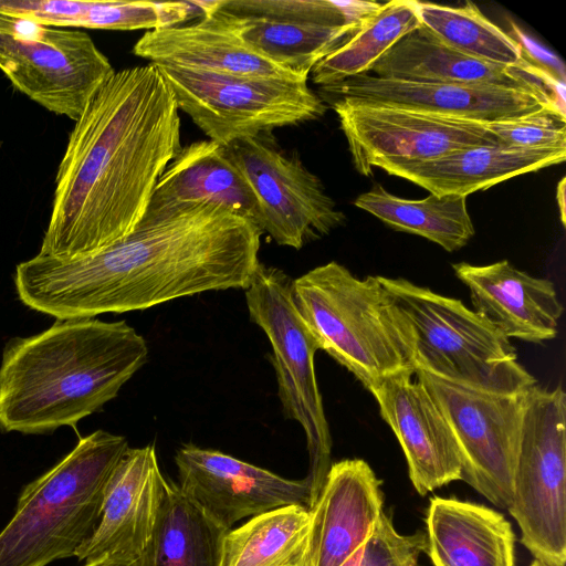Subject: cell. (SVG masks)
<instances>
[{
    "label": "cell",
    "instance_id": "cell-18",
    "mask_svg": "<svg viewBox=\"0 0 566 566\" xmlns=\"http://www.w3.org/2000/svg\"><path fill=\"white\" fill-rule=\"evenodd\" d=\"M370 72L382 78L488 85L530 92L565 113L564 84L523 62L502 65L463 54L422 24L389 49Z\"/></svg>",
    "mask_w": 566,
    "mask_h": 566
},
{
    "label": "cell",
    "instance_id": "cell-13",
    "mask_svg": "<svg viewBox=\"0 0 566 566\" xmlns=\"http://www.w3.org/2000/svg\"><path fill=\"white\" fill-rule=\"evenodd\" d=\"M333 108L356 170L424 161L455 150L501 144L484 123L408 108L335 99Z\"/></svg>",
    "mask_w": 566,
    "mask_h": 566
},
{
    "label": "cell",
    "instance_id": "cell-14",
    "mask_svg": "<svg viewBox=\"0 0 566 566\" xmlns=\"http://www.w3.org/2000/svg\"><path fill=\"white\" fill-rule=\"evenodd\" d=\"M182 494L227 531L247 517L287 505L310 509L305 479L290 480L217 450L184 444L175 454Z\"/></svg>",
    "mask_w": 566,
    "mask_h": 566
},
{
    "label": "cell",
    "instance_id": "cell-19",
    "mask_svg": "<svg viewBox=\"0 0 566 566\" xmlns=\"http://www.w3.org/2000/svg\"><path fill=\"white\" fill-rule=\"evenodd\" d=\"M216 1H197L200 19L146 31L133 53L156 65L253 77H301L250 48L214 10Z\"/></svg>",
    "mask_w": 566,
    "mask_h": 566
},
{
    "label": "cell",
    "instance_id": "cell-30",
    "mask_svg": "<svg viewBox=\"0 0 566 566\" xmlns=\"http://www.w3.org/2000/svg\"><path fill=\"white\" fill-rule=\"evenodd\" d=\"M420 22L452 49L482 61L521 64L516 42L472 2L461 7L415 1Z\"/></svg>",
    "mask_w": 566,
    "mask_h": 566
},
{
    "label": "cell",
    "instance_id": "cell-4",
    "mask_svg": "<svg viewBox=\"0 0 566 566\" xmlns=\"http://www.w3.org/2000/svg\"><path fill=\"white\" fill-rule=\"evenodd\" d=\"M295 305L319 349L368 390L415 374L409 326L379 276L358 279L332 261L292 281Z\"/></svg>",
    "mask_w": 566,
    "mask_h": 566
},
{
    "label": "cell",
    "instance_id": "cell-20",
    "mask_svg": "<svg viewBox=\"0 0 566 566\" xmlns=\"http://www.w3.org/2000/svg\"><path fill=\"white\" fill-rule=\"evenodd\" d=\"M382 511L380 481L366 461L332 463L310 509V565L343 566L365 544Z\"/></svg>",
    "mask_w": 566,
    "mask_h": 566
},
{
    "label": "cell",
    "instance_id": "cell-3",
    "mask_svg": "<svg viewBox=\"0 0 566 566\" xmlns=\"http://www.w3.org/2000/svg\"><path fill=\"white\" fill-rule=\"evenodd\" d=\"M147 343L124 321L57 319L7 343L0 365V429L44 433L115 398L146 363Z\"/></svg>",
    "mask_w": 566,
    "mask_h": 566
},
{
    "label": "cell",
    "instance_id": "cell-11",
    "mask_svg": "<svg viewBox=\"0 0 566 566\" xmlns=\"http://www.w3.org/2000/svg\"><path fill=\"white\" fill-rule=\"evenodd\" d=\"M446 418L462 461V480L499 509L510 506L528 390L500 394L416 369Z\"/></svg>",
    "mask_w": 566,
    "mask_h": 566
},
{
    "label": "cell",
    "instance_id": "cell-2",
    "mask_svg": "<svg viewBox=\"0 0 566 566\" xmlns=\"http://www.w3.org/2000/svg\"><path fill=\"white\" fill-rule=\"evenodd\" d=\"M180 149L179 109L158 67L115 71L69 135L39 254L74 259L128 235Z\"/></svg>",
    "mask_w": 566,
    "mask_h": 566
},
{
    "label": "cell",
    "instance_id": "cell-17",
    "mask_svg": "<svg viewBox=\"0 0 566 566\" xmlns=\"http://www.w3.org/2000/svg\"><path fill=\"white\" fill-rule=\"evenodd\" d=\"M166 484L154 444L129 448L109 479L97 526L75 557L136 563L151 537Z\"/></svg>",
    "mask_w": 566,
    "mask_h": 566
},
{
    "label": "cell",
    "instance_id": "cell-34",
    "mask_svg": "<svg viewBox=\"0 0 566 566\" xmlns=\"http://www.w3.org/2000/svg\"><path fill=\"white\" fill-rule=\"evenodd\" d=\"M426 549L424 533L399 534L391 518L382 511L360 548L357 566H417L419 556Z\"/></svg>",
    "mask_w": 566,
    "mask_h": 566
},
{
    "label": "cell",
    "instance_id": "cell-1",
    "mask_svg": "<svg viewBox=\"0 0 566 566\" xmlns=\"http://www.w3.org/2000/svg\"><path fill=\"white\" fill-rule=\"evenodd\" d=\"M261 229L213 202L145 214L125 238L94 253L36 254L17 265L28 307L57 319L149 308L207 291L245 290L260 263Z\"/></svg>",
    "mask_w": 566,
    "mask_h": 566
},
{
    "label": "cell",
    "instance_id": "cell-36",
    "mask_svg": "<svg viewBox=\"0 0 566 566\" xmlns=\"http://www.w3.org/2000/svg\"><path fill=\"white\" fill-rule=\"evenodd\" d=\"M83 566H136V563H128L107 556H101L85 562Z\"/></svg>",
    "mask_w": 566,
    "mask_h": 566
},
{
    "label": "cell",
    "instance_id": "cell-25",
    "mask_svg": "<svg viewBox=\"0 0 566 566\" xmlns=\"http://www.w3.org/2000/svg\"><path fill=\"white\" fill-rule=\"evenodd\" d=\"M227 532L167 481L156 525L136 566H220Z\"/></svg>",
    "mask_w": 566,
    "mask_h": 566
},
{
    "label": "cell",
    "instance_id": "cell-32",
    "mask_svg": "<svg viewBox=\"0 0 566 566\" xmlns=\"http://www.w3.org/2000/svg\"><path fill=\"white\" fill-rule=\"evenodd\" d=\"M195 14L202 15L195 1H84L78 28L151 31L184 24Z\"/></svg>",
    "mask_w": 566,
    "mask_h": 566
},
{
    "label": "cell",
    "instance_id": "cell-15",
    "mask_svg": "<svg viewBox=\"0 0 566 566\" xmlns=\"http://www.w3.org/2000/svg\"><path fill=\"white\" fill-rule=\"evenodd\" d=\"M413 375L388 377L369 391L401 446L412 485L424 496L462 480V461L446 418Z\"/></svg>",
    "mask_w": 566,
    "mask_h": 566
},
{
    "label": "cell",
    "instance_id": "cell-37",
    "mask_svg": "<svg viewBox=\"0 0 566 566\" xmlns=\"http://www.w3.org/2000/svg\"><path fill=\"white\" fill-rule=\"evenodd\" d=\"M566 178L563 177L558 185H557V189H556V200H557V203H558V209H559V213H560V220H562V223L563 226H565V221H566V218H565V188H566Z\"/></svg>",
    "mask_w": 566,
    "mask_h": 566
},
{
    "label": "cell",
    "instance_id": "cell-6",
    "mask_svg": "<svg viewBox=\"0 0 566 566\" xmlns=\"http://www.w3.org/2000/svg\"><path fill=\"white\" fill-rule=\"evenodd\" d=\"M379 280L409 326L415 370L500 394L536 385L510 339L460 300L401 277Z\"/></svg>",
    "mask_w": 566,
    "mask_h": 566
},
{
    "label": "cell",
    "instance_id": "cell-29",
    "mask_svg": "<svg viewBox=\"0 0 566 566\" xmlns=\"http://www.w3.org/2000/svg\"><path fill=\"white\" fill-rule=\"evenodd\" d=\"M421 25L415 0H391L342 46L321 60L311 71L322 87L368 74L375 63L400 39Z\"/></svg>",
    "mask_w": 566,
    "mask_h": 566
},
{
    "label": "cell",
    "instance_id": "cell-22",
    "mask_svg": "<svg viewBox=\"0 0 566 566\" xmlns=\"http://www.w3.org/2000/svg\"><path fill=\"white\" fill-rule=\"evenodd\" d=\"M565 158L563 148L496 144L471 146L424 161L385 165L380 169L431 195L468 197L510 178L560 164Z\"/></svg>",
    "mask_w": 566,
    "mask_h": 566
},
{
    "label": "cell",
    "instance_id": "cell-35",
    "mask_svg": "<svg viewBox=\"0 0 566 566\" xmlns=\"http://www.w3.org/2000/svg\"><path fill=\"white\" fill-rule=\"evenodd\" d=\"M509 22L507 34L516 42L521 61L553 81L565 85L566 70L560 57L533 40L514 21L510 20Z\"/></svg>",
    "mask_w": 566,
    "mask_h": 566
},
{
    "label": "cell",
    "instance_id": "cell-9",
    "mask_svg": "<svg viewBox=\"0 0 566 566\" xmlns=\"http://www.w3.org/2000/svg\"><path fill=\"white\" fill-rule=\"evenodd\" d=\"M156 65V64H155ZM179 111L221 146L323 116L306 80L232 76L156 65Z\"/></svg>",
    "mask_w": 566,
    "mask_h": 566
},
{
    "label": "cell",
    "instance_id": "cell-28",
    "mask_svg": "<svg viewBox=\"0 0 566 566\" xmlns=\"http://www.w3.org/2000/svg\"><path fill=\"white\" fill-rule=\"evenodd\" d=\"M354 205L390 228L426 238L448 252L463 248L475 232L467 197L430 193L424 199L411 200L375 185L359 195Z\"/></svg>",
    "mask_w": 566,
    "mask_h": 566
},
{
    "label": "cell",
    "instance_id": "cell-5",
    "mask_svg": "<svg viewBox=\"0 0 566 566\" xmlns=\"http://www.w3.org/2000/svg\"><path fill=\"white\" fill-rule=\"evenodd\" d=\"M128 449L125 437L94 431L25 485L0 531V566H48L75 557L97 526L109 479Z\"/></svg>",
    "mask_w": 566,
    "mask_h": 566
},
{
    "label": "cell",
    "instance_id": "cell-27",
    "mask_svg": "<svg viewBox=\"0 0 566 566\" xmlns=\"http://www.w3.org/2000/svg\"><path fill=\"white\" fill-rule=\"evenodd\" d=\"M214 10L253 50L289 70L308 78L313 67L347 42L359 29H332L255 15Z\"/></svg>",
    "mask_w": 566,
    "mask_h": 566
},
{
    "label": "cell",
    "instance_id": "cell-21",
    "mask_svg": "<svg viewBox=\"0 0 566 566\" xmlns=\"http://www.w3.org/2000/svg\"><path fill=\"white\" fill-rule=\"evenodd\" d=\"M452 268L470 291L473 311L509 339L542 343L556 336L563 306L552 281L532 276L507 260Z\"/></svg>",
    "mask_w": 566,
    "mask_h": 566
},
{
    "label": "cell",
    "instance_id": "cell-12",
    "mask_svg": "<svg viewBox=\"0 0 566 566\" xmlns=\"http://www.w3.org/2000/svg\"><path fill=\"white\" fill-rule=\"evenodd\" d=\"M226 150L255 196L259 228L279 245L298 250L345 223L319 178L271 134L237 140Z\"/></svg>",
    "mask_w": 566,
    "mask_h": 566
},
{
    "label": "cell",
    "instance_id": "cell-24",
    "mask_svg": "<svg viewBox=\"0 0 566 566\" xmlns=\"http://www.w3.org/2000/svg\"><path fill=\"white\" fill-rule=\"evenodd\" d=\"M426 522L433 566H515L512 526L488 506L433 496Z\"/></svg>",
    "mask_w": 566,
    "mask_h": 566
},
{
    "label": "cell",
    "instance_id": "cell-8",
    "mask_svg": "<svg viewBox=\"0 0 566 566\" xmlns=\"http://www.w3.org/2000/svg\"><path fill=\"white\" fill-rule=\"evenodd\" d=\"M509 513L536 559L566 562V394L534 385L527 392Z\"/></svg>",
    "mask_w": 566,
    "mask_h": 566
},
{
    "label": "cell",
    "instance_id": "cell-16",
    "mask_svg": "<svg viewBox=\"0 0 566 566\" xmlns=\"http://www.w3.org/2000/svg\"><path fill=\"white\" fill-rule=\"evenodd\" d=\"M323 88L339 99L353 103L401 107L484 124L553 106L533 93L512 88L401 81L373 74L357 75Z\"/></svg>",
    "mask_w": 566,
    "mask_h": 566
},
{
    "label": "cell",
    "instance_id": "cell-10",
    "mask_svg": "<svg viewBox=\"0 0 566 566\" xmlns=\"http://www.w3.org/2000/svg\"><path fill=\"white\" fill-rule=\"evenodd\" d=\"M0 71L30 99L74 122L115 72L87 33L3 12Z\"/></svg>",
    "mask_w": 566,
    "mask_h": 566
},
{
    "label": "cell",
    "instance_id": "cell-39",
    "mask_svg": "<svg viewBox=\"0 0 566 566\" xmlns=\"http://www.w3.org/2000/svg\"><path fill=\"white\" fill-rule=\"evenodd\" d=\"M530 566H554V565H551L542 559L535 558Z\"/></svg>",
    "mask_w": 566,
    "mask_h": 566
},
{
    "label": "cell",
    "instance_id": "cell-40",
    "mask_svg": "<svg viewBox=\"0 0 566 566\" xmlns=\"http://www.w3.org/2000/svg\"><path fill=\"white\" fill-rule=\"evenodd\" d=\"M300 566H311V565H310V563H306V564H304V565H300Z\"/></svg>",
    "mask_w": 566,
    "mask_h": 566
},
{
    "label": "cell",
    "instance_id": "cell-38",
    "mask_svg": "<svg viewBox=\"0 0 566 566\" xmlns=\"http://www.w3.org/2000/svg\"><path fill=\"white\" fill-rule=\"evenodd\" d=\"M359 555H360V549L348 562H346L343 566H357L358 565Z\"/></svg>",
    "mask_w": 566,
    "mask_h": 566
},
{
    "label": "cell",
    "instance_id": "cell-33",
    "mask_svg": "<svg viewBox=\"0 0 566 566\" xmlns=\"http://www.w3.org/2000/svg\"><path fill=\"white\" fill-rule=\"evenodd\" d=\"M485 126L506 146L566 149V116L553 106L524 116L486 123Z\"/></svg>",
    "mask_w": 566,
    "mask_h": 566
},
{
    "label": "cell",
    "instance_id": "cell-7",
    "mask_svg": "<svg viewBox=\"0 0 566 566\" xmlns=\"http://www.w3.org/2000/svg\"><path fill=\"white\" fill-rule=\"evenodd\" d=\"M292 281L284 271L260 262L244 291L250 318L272 347L270 360L283 412L305 433L311 509L332 465L333 442L315 374L319 347L295 305Z\"/></svg>",
    "mask_w": 566,
    "mask_h": 566
},
{
    "label": "cell",
    "instance_id": "cell-26",
    "mask_svg": "<svg viewBox=\"0 0 566 566\" xmlns=\"http://www.w3.org/2000/svg\"><path fill=\"white\" fill-rule=\"evenodd\" d=\"M311 512L282 506L253 517L223 537L220 566H300L310 563Z\"/></svg>",
    "mask_w": 566,
    "mask_h": 566
},
{
    "label": "cell",
    "instance_id": "cell-23",
    "mask_svg": "<svg viewBox=\"0 0 566 566\" xmlns=\"http://www.w3.org/2000/svg\"><path fill=\"white\" fill-rule=\"evenodd\" d=\"M203 201L222 205L259 227L252 189L226 147L209 139L181 147L159 178L145 214Z\"/></svg>",
    "mask_w": 566,
    "mask_h": 566
},
{
    "label": "cell",
    "instance_id": "cell-31",
    "mask_svg": "<svg viewBox=\"0 0 566 566\" xmlns=\"http://www.w3.org/2000/svg\"><path fill=\"white\" fill-rule=\"evenodd\" d=\"M382 3L363 0H219V9L243 15L317 25L360 29Z\"/></svg>",
    "mask_w": 566,
    "mask_h": 566
}]
</instances>
